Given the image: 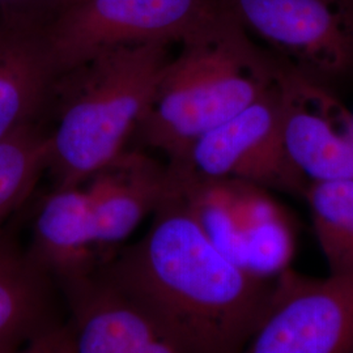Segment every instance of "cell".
<instances>
[{"label": "cell", "mask_w": 353, "mask_h": 353, "mask_svg": "<svg viewBox=\"0 0 353 353\" xmlns=\"http://www.w3.org/2000/svg\"><path fill=\"white\" fill-rule=\"evenodd\" d=\"M51 280L12 229L0 227V351L24 344L52 322Z\"/></svg>", "instance_id": "13"}, {"label": "cell", "mask_w": 353, "mask_h": 353, "mask_svg": "<svg viewBox=\"0 0 353 353\" xmlns=\"http://www.w3.org/2000/svg\"><path fill=\"white\" fill-rule=\"evenodd\" d=\"M281 134L306 183L353 178V114L325 84L276 59Z\"/></svg>", "instance_id": "8"}, {"label": "cell", "mask_w": 353, "mask_h": 353, "mask_svg": "<svg viewBox=\"0 0 353 353\" xmlns=\"http://www.w3.org/2000/svg\"><path fill=\"white\" fill-rule=\"evenodd\" d=\"M0 353H79L76 348L72 330L64 325L51 322L48 326L39 330L24 344L1 350Z\"/></svg>", "instance_id": "17"}, {"label": "cell", "mask_w": 353, "mask_h": 353, "mask_svg": "<svg viewBox=\"0 0 353 353\" xmlns=\"http://www.w3.org/2000/svg\"><path fill=\"white\" fill-rule=\"evenodd\" d=\"M303 195L330 274L353 275V178L309 183Z\"/></svg>", "instance_id": "14"}, {"label": "cell", "mask_w": 353, "mask_h": 353, "mask_svg": "<svg viewBox=\"0 0 353 353\" xmlns=\"http://www.w3.org/2000/svg\"><path fill=\"white\" fill-rule=\"evenodd\" d=\"M58 76L45 26L0 20V141L37 123Z\"/></svg>", "instance_id": "11"}, {"label": "cell", "mask_w": 353, "mask_h": 353, "mask_svg": "<svg viewBox=\"0 0 353 353\" xmlns=\"http://www.w3.org/2000/svg\"><path fill=\"white\" fill-rule=\"evenodd\" d=\"M89 181L84 191L94 245H113L153 214L172 189L173 174L141 153L122 152Z\"/></svg>", "instance_id": "9"}, {"label": "cell", "mask_w": 353, "mask_h": 353, "mask_svg": "<svg viewBox=\"0 0 353 353\" xmlns=\"http://www.w3.org/2000/svg\"><path fill=\"white\" fill-rule=\"evenodd\" d=\"M169 166L202 181H234L303 194L307 186L284 147L276 77L261 99L195 140Z\"/></svg>", "instance_id": "6"}, {"label": "cell", "mask_w": 353, "mask_h": 353, "mask_svg": "<svg viewBox=\"0 0 353 353\" xmlns=\"http://www.w3.org/2000/svg\"><path fill=\"white\" fill-rule=\"evenodd\" d=\"M221 0H83L64 7L45 36L58 75L99 51L132 43H188L224 16Z\"/></svg>", "instance_id": "4"}, {"label": "cell", "mask_w": 353, "mask_h": 353, "mask_svg": "<svg viewBox=\"0 0 353 353\" xmlns=\"http://www.w3.org/2000/svg\"><path fill=\"white\" fill-rule=\"evenodd\" d=\"M65 7V0H0V20L46 26Z\"/></svg>", "instance_id": "16"}, {"label": "cell", "mask_w": 353, "mask_h": 353, "mask_svg": "<svg viewBox=\"0 0 353 353\" xmlns=\"http://www.w3.org/2000/svg\"><path fill=\"white\" fill-rule=\"evenodd\" d=\"M168 46H114L58 76L52 99H59V106L57 126L49 132L48 168L55 189L79 188L123 152L170 61Z\"/></svg>", "instance_id": "2"}, {"label": "cell", "mask_w": 353, "mask_h": 353, "mask_svg": "<svg viewBox=\"0 0 353 353\" xmlns=\"http://www.w3.org/2000/svg\"><path fill=\"white\" fill-rule=\"evenodd\" d=\"M85 191L55 189L39 205L28 249L32 259L61 285L92 274L97 263Z\"/></svg>", "instance_id": "12"}, {"label": "cell", "mask_w": 353, "mask_h": 353, "mask_svg": "<svg viewBox=\"0 0 353 353\" xmlns=\"http://www.w3.org/2000/svg\"><path fill=\"white\" fill-rule=\"evenodd\" d=\"M347 1H348V3H350V4L353 7V0H347Z\"/></svg>", "instance_id": "19"}, {"label": "cell", "mask_w": 353, "mask_h": 353, "mask_svg": "<svg viewBox=\"0 0 353 353\" xmlns=\"http://www.w3.org/2000/svg\"><path fill=\"white\" fill-rule=\"evenodd\" d=\"M79 1H83V0H65V7H67V6H71V4H76V3H79Z\"/></svg>", "instance_id": "18"}, {"label": "cell", "mask_w": 353, "mask_h": 353, "mask_svg": "<svg viewBox=\"0 0 353 353\" xmlns=\"http://www.w3.org/2000/svg\"><path fill=\"white\" fill-rule=\"evenodd\" d=\"M275 77L276 59L259 50L225 10L214 28L183 43L168 62L137 132L176 161L195 140L261 99Z\"/></svg>", "instance_id": "3"}, {"label": "cell", "mask_w": 353, "mask_h": 353, "mask_svg": "<svg viewBox=\"0 0 353 353\" xmlns=\"http://www.w3.org/2000/svg\"><path fill=\"white\" fill-rule=\"evenodd\" d=\"M240 353H353V275H280Z\"/></svg>", "instance_id": "7"}, {"label": "cell", "mask_w": 353, "mask_h": 353, "mask_svg": "<svg viewBox=\"0 0 353 353\" xmlns=\"http://www.w3.org/2000/svg\"><path fill=\"white\" fill-rule=\"evenodd\" d=\"M280 62L318 83L353 74V7L347 0H221Z\"/></svg>", "instance_id": "5"}, {"label": "cell", "mask_w": 353, "mask_h": 353, "mask_svg": "<svg viewBox=\"0 0 353 353\" xmlns=\"http://www.w3.org/2000/svg\"><path fill=\"white\" fill-rule=\"evenodd\" d=\"M49 132L32 123L0 141V227L36 189L49 168Z\"/></svg>", "instance_id": "15"}, {"label": "cell", "mask_w": 353, "mask_h": 353, "mask_svg": "<svg viewBox=\"0 0 353 353\" xmlns=\"http://www.w3.org/2000/svg\"><path fill=\"white\" fill-rule=\"evenodd\" d=\"M79 353H182L99 275L62 284Z\"/></svg>", "instance_id": "10"}, {"label": "cell", "mask_w": 353, "mask_h": 353, "mask_svg": "<svg viewBox=\"0 0 353 353\" xmlns=\"http://www.w3.org/2000/svg\"><path fill=\"white\" fill-rule=\"evenodd\" d=\"M172 174L173 186L144 237L97 272L181 352L240 353L275 283L214 242L183 181Z\"/></svg>", "instance_id": "1"}]
</instances>
